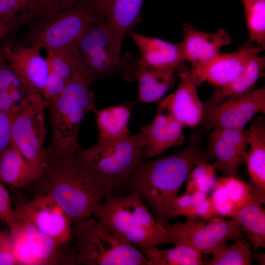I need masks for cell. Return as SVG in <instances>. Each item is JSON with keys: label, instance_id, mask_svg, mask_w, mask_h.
Returning <instances> with one entry per match:
<instances>
[{"label": "cell", "instance_id": "1", "mask_svg": "<svg viewBox=\"0 0 265 265\" xmlns=\"http://www.w3.org/2000/svg\"><path fill=\"white\" fill-rule=\"evenodd\" d=\"M201 132H195L182 150L151 160L143 159L123 186L147 203L167 231L172 204L181 186L197 163L211 159L201 147Z\"/></svg>", "mask_w": 265, "mask_h": 265}, {"label": "cell", "instance_id": "2", "mask_svg": "<svg viewBox=\"0 0 265 265\" xmlns=\"http://www.w3.org/2000/svg\"><path fill=\"white\" fill-rule=\"evenodd\" d=\"M37 192L50 195L75 225L92 217L96 207L112 194L96 176L80 164L75 154L46 148L43 171L33 182Z\"/></svg>", "mask_w": 265, "mask_h": 265}, {"label": "cell", "instance_id": "3", "mask_svg": "<svg viewBox=\"0 0 265 265\" xmlns=\"http://www.w3.org/2000/svg\"><path fill=\"white\" fill-rule=\"evenodd\" d=\"M99 205L92 217L108 231L142 252L159 244L169 243L167 231L150 212L139 196L108 195Z\"/></svg>", "mask_w": 265, "mask_h": 265}, {"label": "cell", "instance_id": "4", "mask_svg": "<svg viewBox=\"0 0 265 265\" xmlns=\"http://www.w3.org/2000/svg\"><path fill=\"white\" fill-rule=\"evenodd\" d=\"M73 74L62 93L48 106L52 126L51 149L60 152L76 153L80 149L78 133L86 114L95 113V95L91 83L70 60Z\"/></svg>", "mask_w": 265, "mask_h": 265}, {"label": "cell", "instance_id": "5", "mask_svg": "<svg viewBox=\"0 0 265 265\" xmlns=\"http://www.w3.org/2000/svg\"><path fill=\"white\" fill-rule=\"evenodd\" d=\"M104 19L95 0H83L28 23L24 46H34L47 52L66 50L76 46L87 30Z\"/></svg>", "mask_w": 265, "mask_h": 265}, {"label": "cell", "instance_id": "6", "mask_svg": "<svg viewBox=\"0 0 265 265\" xmlns=\"http://www.w3.org/2000/svg\"><path fill=\"white\" fill-rule=\"evenodd\" d=\"M75 158L110 189L123 186L144 159L139 132L114 142L80 149Z\"/></svg>", "mask_w": 265, "mask_h": 265}, {"label": "cell", "instance_id": "7", "mask_svg": "<svg viewBox=\"0 0 265 265\" xmlns=\"http://www.w3.org/2000/svg\"><path fill=\"white\" fill-rule=\"evenodd\" d=\"M77 264L148 265L143 253L106 230L94 217L73 225Z\"/></svg>", "mask_w": 265, "mask_h": 265}, {"label": "cell", "instance_id": "8", "mask_svg": "<svg viewBox=\"0 0 265 265\" xmlns=\"http://www.w3.org/2000/svg\"><path fill=\"white\" fill-rule=\"evenodd\" d=\"M46 107L43 97L32 94L21 104L11 119V143L31 166L36 180L41 175L46 160Z\"/></svg>", "mask_w": 265, "mask_h": 265}, {"label": "cell", "instance_id": "9", "mask_svg": "<svg viewBox=\"0 0 265 265\" xmlns=\"http://www.w3.org/2000/svg\"><path fill=\"white\" fill-rule=\"evenodd\" d=\"M167 231L169 243L186 245L207 254L224 247L229 240L244 236L232 218L219 216L207 220L187 219L170 225Z\"/></svg>", "mask_w": 265, "mask_h": 265}, {"label": "cell", "instance_id": "10", "mask_svg": "<svg viewBox=\"0 0 265 265\" xmlns=\"http://www.w3.org/2000/svg\"><path fill=\"white\" fill-rule=\"evenodd\" d=\"M203 108L200 123L206 129L244 128L256 113H265V87L223 99L212 95Z\"/></svg>", "mask_w": 265, "mask_h": 265}, {"label": "cell", "instance_id": "11", "mask_svg": "<svg viewBox=\"0 0 265 265\" xmlns=\"http://www.w3.org/2000/svg\"><path fill=\"white\" fill-rule=\"evenodd\" d=\"M14 219L30 224L63 245L72 239V222L63 210L49 195L37 192L30 200L17 198L14 209Z\"/></svg>", "mask_w": 265, "mask_h": 265}, {"label": "cell", "instance_id": "12", "mask_svg": "<svg viewBox=\"0 0 265 265\" xmlns=\"http://www.w3.org/2000/svg\"><path fill=\"white\" fill-rule=\"evenodd\" d=\"M67 50L75 65L91 83L121 70L113 60L103 20L92 26L76 46Z\"/></svg>", "mask_w": 265, "mask_h": 265}, {"label": "cell", "instance_id": "13", "mask_svg": "<svg viewBox=\"0 0 265 265\" xmlns=\"http://www.w3.org/2000/svg\"><path fill=\"white\" fill-rule=\"evenodd\" d=\"M257 45L248 41L237 51L219 53L207 62L190 68L199 85L207 82L214 87L223 86L237 78L251 61L263 50Z\"/></svg>", "mask_w": 265, "mask_h": 265}, {"label": "cell", "instance_id": "14", "mask_svg": "<svg viewBox=\"0 0 265 265\" xmlns=\"http://www.w3.org/2000/svg\"><path fill=\"white\" fill-rule=\"evenodd\" d=\"M0 49L4 58L31 93L42 96L50 69L46 59L40 54V49L24 46L13 39L4 37Z\"/></svg>", "mask_w": 265, "mask_h": 265}, {"label": "cell", "instance_id": "15", "mask_svg": "<svg viewBox=\"0 0 265 265\" xmlns=\"http://www.w3.org/2000/svg\"><path fill=\"white\" fill-rule=\"evenodd\" d=\"M177 70L180 78L177 89L158 101L157 109L169 114L183 128L194 127L200 123L204 109L197 89L199 85L184 64Z\"/></svg>", "mask_w": 265, "mask_h": 265}, {"label": "cell", "instance_id": "16", "mask_svg": "<svg viewBox=\"0 0 265 265\" xmlns=\"http://www.w3.org/2000/svg\"><path fill=\"white\" fill-rule=\"evenodd\" d=\"M143 0H95L110 37L113 60L120 68V53L123 39L142 21Z\"/></svg>", "mask_w": 265, "mask_h": 265}, {"label": "cell", "instance_id": "17", "mask_svg": "<svg viewBox=\"0 0 265 265\" xmlns=\"http://www.w3.org/2000/svg\"><path fill=\"white\" fill-rule=\"evenodd\" d=\"M247 145L248 134L244 128L216 127L210 136L206 150L211 159H214L216 169L225 176L240 179L238 169L241 163H245Z\"/></svg>", "mask_w": 265, "mask_h": 265}, {"label": "cell", "instance_id": "18", "mask_svg": "<svg viewBox=\"0 0 265 265\" xmlns=\"http://www.w3.org/2000/svg\"><path fill=\"white\" fill-rule=\"evenodd\" d=\"M14 220L10 229L17 265L58 263L60 245L26 222L16 218Z\"/></svg>", "mask_w": 265, "mask_h": 265}, {"label": "cell", "instance_id": "19", "mask_svg": "<svg viewBox=\"0 0 265 265\" xmlns=\"http://www.w3.org/2000/svg\"><path fill=\"white\" fill-rule=\"evenodd\" d=\"M120 62L124 79L128 81L138 82L136 102L157 103L175 84V70L147 66L131 53L120 58Z\"/></svg>", "mask_w": 265, "mask_h": 265}, {"label": "cell", "instance_id": "20", "mask_svg": "<svg viewBox=\"0 0 265 265\" xmlns=\"http://www.w3.org/2000/svg\"><path fill=\"white\" fill-rule=\"evenodd\" d=\"M183 128L169 114L157 109L153 121L142 127L139 132L144 159L157 156L172 146L181 145L185 140Z\"/></svg>", "mask_w": 265, "mask_h": 265}, {"label": "cell", "instance_id": "21", "mask_svg": "<svg viewBox=\"0 0 265 265\" xmlns=\"http://www.w3.org/2000/svg\"><path fill=\"white\" fill-rule=\"evenodd\" d=\"M183 31L182 53L185 62L188 61L191 66L207 62L218 54L222 47L232 42L230 34L223 29H219L215 33L206 32L186 23Z\"/></svg>", "mask_w": 265, "mask_h": 265}, {"label": "cell", "instance_id": "22", "mask_svg": "<svg viewBox=\"0 0 265 265\" xmlns=\"http://www.w3.org/2000/svg\"><path fill=\"white\" fill-rule=\"evenodd\" d=\"M130 35L139 51L140 61L145 65L176 71L184 64L181 43H173L133 32Z\"/></svg>", "mask_w": 265, "mask_h": 265}, {"label": "cell", "instance_id": "23", "mask_svg": "<svg viewBox=\"0 0 265 265\" xmlns=\"http://www.w3.org/2000/svg\"><path fill=\"white\" fill-rule=\"evenodd\" d=\"M263 118L251 122L247 130L250 149L245 163L252 186L265 194V124Z\"/></svg>", "mask_w": 265, "mask_h": 265}, {"label": "cell", "instance_id": "24", "mask_svg": "<svg viewBox=\"0 0 265 265\" xmlns=\"http://www.w3.org/2000/svg\"><path fill=\"white\" fill-rule=\"evenodd\" d=\"M134 104L127 103L97 110L95 113L99 130L98 143L112 142L130 135L128 124Z\"/></svg>", "mask_w": 265, "mask_h": 265}, {"label": "cell", "instance_id": "25", "mask_svg": "<svg viewBox=\"0 0 265 265\" xmlns=\"http://www.w3.org/2000/svg\"><path fill=\"white\" fill-rule=\"evenodd\" d=\"M265 202V197L256 195L231 217L253 244L254 250L265 247V211L261 206Z\"/></svg>", "mask_w": 265, "mask_h": 265}, {"label": "cell", "instance_id": "26", "mask_svg": "<svg viewBox=\"0 0 265 265\" xmlns=\"http://www.w3.org/2000/svg\"><path fill=\"white\" fill-rule=\"evenodd\" d=\"M0 181L10 189L26 186L36 181L31 166L11 142L0 155Z\"/></svg>", "mask_w": 265, "mask_h": 265}, {"label": "cell", "instance_id": "27", "mask_svg": "<svg viewBox=\"0 0 265 265\" xmlns=\"http://www.w3.org/2000/svg\"><path fill=\"white\" fill-rule=\"evenodd\" d=\"M143 253L148 265H201L204 263L201 253L184 245H177L167 250L152 246Z\"/></svg>", "mask_w": 265, "mask_h": 265}, {"label": "cell", "instance_id": "28", "mask_svg": "<svg viewBox=\"0 0 265 265\" xmlns=\"http://www.w3.org/2000/svg\"><path fill=\"white\" fill-rule=\"evenodd\" d=\"M265 67V57H255L237 78L221 87H215L212 94L219 99L243 93L253 87L261 76Z\"/></svg>", "mask_w": 265, "mask_h": 265}, {"label": "cell", "instance_id": "29", "mask_svg": "<svg viewBox=\"0 0 265 265\" xmlns=\"http://www.w3.org/2000/svg\"><path fill=\"white\" fill-rule=\"evenodd\" d=\"M249 41L265 49V0H242Z\"/></svg>", "mask_w": 265, "mask_h": 265}, {"label": "cell", "instance_id": "30", "mask_svg": "<svg viewBox=\"0 0 265 265\" xmlns=\"http://www.w3.org/2000/svg\"><path fill=\"white\" fill-rule=\"evenodd\" d=\"M212 260L204 265H250L252 264L250 244L247 239L236 240L233 244L226 246L212 254Z\"/></svg>", "mask_w": 265, "mask_h": 265}, {"label": "cell", "instance_id": "31", "mask_svg": "<svg viewBox=\"0 0 265 265\" xmlns=\"http://www.w3.org/2000/svg\"><path fill=\"white\" fill-rule=\"evenodd\" d=\"M213 164L201 161L193 167L187 178L186 193L201 191L207 194L212 191L217 179Z\"/></svg>", "mask_w": 265, "mask_h": 265}, {"label": "cell", "instance_id": "32", "mask_svg": "<svg viewBox=\"0 0 265 265\" xmlns=\"http://www.w3.org/2000/svg\"><path fill=\"white\" fill-rule=\"evenodd\" d=\"M83 0H28L20 15L17 27L59 9L71 6Z\"/></svg>", "mask_w": 265, "mask_h": 265}, {"label": "cell", "instance_id": "33", "mask_svg": "<svg viewBox=\"0 0 265 265\" xmlns=\"http://www.w3.org/2000/svg\"><path fill=\"white\" fill-rule=\"evenodd\" d=\"M219 181L224 187L236 213L250 203L255 196L261 195L253 188L252 185L246 184L240 179L233 176H225L221 177Z\"/></svg>", "mask_w": 265, "mask_h": 265}, {"label": "cell", "instance_id": "34", "mask_svg": "<svg viewBox=\"0 0 265 265\" xmlns=\"http://www.w3.org/2000/svg\"><path fill=\"white\" fill-rule=\"evenodd\" d=\"M0 90L9 92L19 105L33 94L27 88L10 65L6 62L0 49Z\"/></svg>", "mask_w": 265, "mask_h": 265}, {"label": "cell", "instance_id": "35", "mask_svg": "<svg viewBox=\"0 0 265 265\" xmlns=\"http://www.w3.org/2000/svg\"><path fill=\"white\" fill-rule=\"evenodd\" d=\"M207 196L208 194L201 191L192 194L185 193L181 196H176L172 204L170 218L185 216L189 220L199 219L196 213L197 203L201 199Z\"/></svg>", "mask_w": 265, "mask_h": 265}, {"label": "cell", "instance_id": "36", "mask_svg": "<svg viewBox=\"0 0 265 265\" xmlns=\"http://www.w3.org/2000/svg\"><path fill=\"white\" fill-rule=\"evenodd\" d=\"M46 60L50 72L69 82L73 74V67L65 50L47 51Z\"/></svg>", "mask_w": 265, "mask_h": 265}, {"label": "cell", "instance_id": "37", "mask_svg": "<svg viewBox=\"0 0 265 265\" xmlns=\"http://www.w3.org/2000/svg\"><path fill=\"white\" fill-rule=\"evenodd\" d=\"M28 0H0V25L14 26L15 30L19 17L24 11Z\"/></svg>", "mask_w": 265, "mask_h": 265}, {"label": "cell", "instance_id": "38", "mask_svg": "<svg viewBox=\"0 0 265 265\" xmlns=\"http://www.w3.org/2000/svg\"><path fill=\"white\" fill-rule=\"evenodd\" d=\"M216 215L232 217L236 212L221 183L217 181L210 197Z\"/></svg>", "mask_w": 265, "mask_h": 265}, {"label": "cell", "instance_id": "39", "mask_svg": "<svg viewBox=\"0 0 265 265\" xmlns=\"http://www.w3.org/2000/svg\"><path fill=\"white\" fill-rule=\"evenodd\" d=\"M17 265L13 238L6 230L0 232V265Z\"/></svg>", "mask_w": 265, "mask_h": 265}, {"label": "cell", "instance_id": "40", "mask_svg": "<svg viewBox=\"0 0 265 265\" xmlns=\"http://www.w3.org/2000/svg\"><path fill=\"white\" fill-rule=\"evenodd\" d=\"M0 220L11 228L14 223V212L11 200L4 184L0 181Z\"/></svg>", "mask_w": 265, "mask_h": 265}, {"label": "cell", "instance_id": "41", "mask_svg": "<svg viewBox=\"0 0 265 265\" xmlns=\"http://www.w3.org/2000/svg\"><path fill=\"white\" fill-rule=\"evenodd\" d=\"M11 116L0 111V155L11 144Z\"/></svg>", "mask_w": 265, "mask_h": 265}, {"label": "cell", "instance_id": "42", "mask_svg": "<svg viewBox=\"0 0 265 265\" xmlns=\"http://www.w3.org/2000/svg\"><path fill=\"white\" fill-rule=\"evenodd\" d=\"M19 106L9 92L0 90V111L11 117Z\"/></svg>", "mask_w": 265, "mask_h": 265}, {"label": "cell", "instance_id": "43", "mask_svg": "<svg viewBox=\"0 0 265 265\" xmlns=\"http://www.w3.org/2000/svg\"><path fill=\"white\" fill-rule=\"evenodd\" d=\"M14 26L11 25H0V43L8 34L14 29Z\"/></svg>", "mask_w": 265, "mask_h": 265}, {"label": "cell", "instance_id": "44", "mask_svg": "<svg viewBox=\"0 0 265 265\" xmlns=\"http://www.w3.org/2000/svg\"><path fill=\"white\" fill-rule=\"evenodd\" d=\"M254 257L256 259V260H257L258 261H259L261 264V265H265V254L263 253H259L257 254H255L254 255Z\"/></svg>", "mask_w": 265, "mask_h": 265}, {"label": "cell", "instance_id": "45", "mask_svg": "<svg viewBox=\"0 0 265 265\" xmlns=\"http://www.w3.org/2000/svg\"></svg>", "mask_w": 265, "mask_h": 265}]
</instances>
